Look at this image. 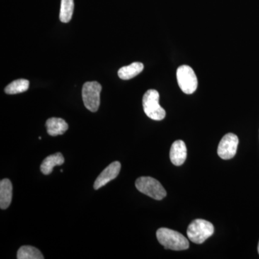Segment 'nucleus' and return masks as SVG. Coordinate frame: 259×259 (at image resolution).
<instances>
[{
  "instance_id": "nucleus-1",
  "label": "nucleus",
  "mask_w": 259,
  "mask_h": 259,
  "mask_svg": "<svg viewBox=\"0 0 259 259\" xmlns=\"http://www.w3.org/2000/svg\"><path fill=\"white\" fill-rule=\"evenodd\" d=\"M158 241L165 249L183 250L188 249L190 243L183 235L179 232L161 228L156 232Z\"/></svg>"
},
{
  "instance_id": "nucleus-2",
  "label": "nucleus",
  "mask_w": 259,
  "mask_h": 259,
  "mask_svg": "<svg viewBox=\"0 0 259 259\" xmlns=\"http://www.w3.org/2000/svg\"><path fill=\"white\" fill-rule=\"evenodd\" d=\"M189 239L196 244H202L214 233V226L205 220H194L187 228Z\"/></svg>"
},
{
  "instance_id": "nucleus-3",
  "label": "nucleus",
  "mask_w": 259,
  "mask_h": 259,
  "mask_svg": "<svg viewBox=\"0 0 259 259\" xmlns=\"http://www.w3.org/2000/svg\"><path fill=\"white\" fill-rule=\"evenodd\" d=\"M159 98V93L155 90H148L143 97L145 113L153 120H162L166 117V111L160 105Z\"/></svg>"
},
{
  "instance_id": "nucleus-4",
  "label": "nucleus",
  "mask_w": 259,
  "mask_h": 259,
  "mask_svg": "<svg viewBox=\"0 0 259 259\" xmlns=\"http://www.w3.org/2000/svg\"><path fill=\"white\" fill-rule=\"evenodd\" d=\"M136 187L141 193L149 196L156 200H161L166 196V190L161 184L152 177H139L136 180Z\"/></svg>"
},
{
  "instance_id": "nucleus-5",
  "label": "nucleus",
  "mask_w": 259,
  "mask_h": 259,
  "mask_svg": "<svg viewBox=\"0 0 259 259\" xmlns=\"http://www.w3.org/2000/svg\"><path fill=\"white\" fill-rule=\"evenodd\" d=\"M102 86L97 81H88L83 84L82 99L85 107L90 111L95 112L100 105Z\"/></svg>"
},
{
  "instance_id": "nucleus-6",
  "label": "nucleus",
  "mask_w": 259,
  "mask_h": 259,
  "mask_svg": "<svg viewBox=\"0 0 259 259\" xmlns=\"http://www.w3.org/2000/svg\"><path fill=\"white\" fill-rule=\"evenodd\" d=\"M177 78L179 86L183 93L191 95L197 90L198 84L197 76L190 66L187 65L180 66L177 71Z\"/></svg>"
},
{
  "instance_id": "nucleus-7",
  "label": "nucleus",
  "mask_w": 259,
  "mask_h": 259,
  "mask_svg": "<svg viewBox=\"0 0 259 259\" xmlns=\"http://www.w3.org/2000/svg\"><path fill=\"white\" fill-rule=\"evenodd\" d=\"M238 138L236 135L228 134L221 139L218 148V156L224 160L231 159L236 156L238 146Z\"/></svg>"
},
{
  "instance_id": "nucleus-8",
  "label": "nucleus",
  "mask_w": 259,
  "mask_h": 259,
  "mask_svg": "<svg viewBox=\"0 0 259 259\" xmlns=\"http://www.w3.org/2000/svg\"><path fill=\"white\" fill-rule=\"evenodd\" d=\"M121 169V164L119 161L112 162L99 175L94 184L95 190H99L103 186L106 185L110 181L115 180L118 176Z\"/></svg>"
},
{
  "instance_id": "nucleus-9",
  "label": "nucleus",
  "mask_w": 259,
  "mask_h": 259,
  "mask_svg": "<svg viewBox=\"0 0 259 259\" xmlns=\"http://www.w3.org/2000/svg\"><path fill=\"white\" fill-rule=\"evenodd\" d=\"M187 151L183 141H175L170 149V159L175 166H182L187 158Z\"/></svg>"
},
{
  "instance_id": "nucleus-10",
  "label": "nucleus",
  "mask_w": 259,
  "mask_h": 259,
  "mask_svg": "<svg viewBox=\"0 0 259 259\" xmlns=\"http://www.w3.org/2000/svg\"><path fill=\"white\" fill-rule=\"evenodd\" d=\"M13 199V185L8 179L0 182V207L5 209L10 207Z\"/></svg>"
},
{
  "instance_id": "nucleus-11",
  "label": "nucleus",
  "mask_w": 259,
  "mask_h": 259,
  "mask_svg": "<svg viewBox=\"0 0 259 259\" xmlns=\"http://www.w3.org/2000/svg\"><path fill=\"white\" fill-rule=\"evenodd\" d=\"M47 133L51 136L63 135L69 128L66 121L58 117H51L47 121Z\"/></svg>"
},
{
  "instance_id": "nucleus-12",
  "label": "nucleus",
  "mask_w": 259,
  "mask_h": 259,
  "mask_svg": "<svg viewBox=\"0 0 259 259\" xmlns=\"http://www.w3.org/2000/svg\"><path fill=\"white\" fill-rule=\"evenodd\" d=\"M64 163V158L61 153H55L48 156L40 165V171L45 175H49L54 170V167L61 166Z\"/></svg>"
},
{
  "instance_id": "nucleus-13",
  "label": "nucleus",
  "mask_w": 259,
  "mask_h": 259,
  "mask_svg": "<svg viewBox=\"0 0 259 259\" xmlns=\"http://www.w3.org/2000/svg\"><path fill=\"white\" fill-rule=\"evenodd\" d=\"M144 69V66L142 63L134 62L128 66L120 68L117 74L121 79L129 80L141 74Z\"/></svg>"
},
{
  "instance_id": "nucleus-14",
  "label": "nucleus",
  "mask_w": 259,
  "mask_h": 259,
  "mask_svg": "<svg viewBox=\"0 0 259 259\" xmlns=\"http://www.w3.org/2000/svg\"><path fill=\"white\" fill-rule=\"evenodd\" d=\"M18 259H44L41 252L35 247L24 245L20 247L17 253Z\"/></svg>"
},
{
  "instance_id": "nucleus-15",
  "label": "nucleus",
  "mask_w": 259,
  "mask_h": 259,
  "mask_svg": "<svg viewBox=\"0 0 259 259\" xmlns=\"http://www.w3.org/2000/svg\"><path fill=\"white\" fill-rule=\"evenodd\" d=\"M29 85L30 82L28 80L23 79L15 80L5 88V92L8 95H16V94L25 93L28 90Z\"/></svg>"
},
{
  "instance_id": "nucleus-16",
  "label": "nucleus",
  "mask_w": 259,
  "mask_h": 259,
  "mask_svg": "<svg viewBox=\"0 0 259 259\" xmlns=\"http://www.w3.org/2000/svg\"><path fill=\"white\" fill-rule=\"evenodd\" d=\"M74 0H61L59 18L62 23H69L74 13Z\"/></svg>"
},
{
  "instance_id": "nucleus-17",
  "label": "nucleus",
  "mask_w": 259,
  "mask_h": 259,
  "mask_svg": "<svg viewBox=\"0 0 259 259\" xmlns=\"http://www.w3.org/2000/svg\"><path fill=\"white\" fill-rule=\"evenodd\" d=\"M258 252L259 254V242H258Z\"/></svg>"
}]
</instances>
